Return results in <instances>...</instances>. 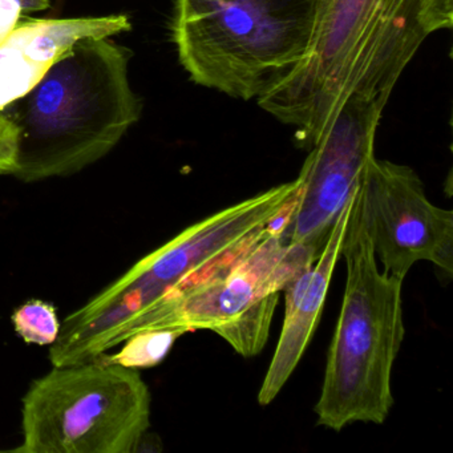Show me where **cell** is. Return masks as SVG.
Wrapping results in <instances>:
<instances>
[{
  "mask_svg": "<svg viewBox=\"0 0 453 453\" xmlns=\"http://www.w3.org/2000/svg\"><path fill=\"white\" fill-rule=\"evenodd\" d=\"M131 50L108 38L78 42L25 96L4 112L19 131L25 182L68 177L102 160L142 118L128 78Z\"/></svg>",
  "mask_w": 453,
  "mask_h": 453,
  "instance_id": "7a4b0ae2",
  "label": "cell"
},
{
  "mask_svg": "<svg viewBox=\"0 0 453 453\" xmlns=\"http://www.w3.org/2000/svg\"><path fill=\"white\" fill-rule=\"evenodd\" d=\"M322 0H176L172 39L198 86L257 99L309 52Z\"/></svg>",
  "mask_w": 453,
  "mask_h": 453,
  "instance_id": "277c9868",
  "label": "cell"
},
{
  "mask_svg": "<svg viewBox=\"0 0 453 453\" xmlns=\"http://www.w3.org/2000/svg\"><path fill=\"white\" fill-rule=\"evenodd\" d=\"M299 185L296 177L222 209L140 259L65 318L50 349V362L52 365L88 362L120 346L148 310L285 216Z\"/></svg>",
  "mask_w": 453,
  "mask_h": 453,
  "instance_id": "3957f363",
  "label": "cell"
},
{
  "mask_svg": "<svg viewBox=\"0 0 453 453\" xmlns=\"http://www.w3.org/2000/svg\"><path fill=\"white\" fill-rule=\"evenodd\" d=\"M25 12H38L50 9V0H19Z\"/></svg>",
  "mask_w": 453,
  "mask_h": 453,
  "instance_id": "e0dca14e",
  "label": "cell"
},
{
  "mask_svg": "<svg viewBox=\"0 0 453 453\" xmlns=\"http://www.w3.org/2000/svg\"><path fill=\"white\" fill-rule=\"evenodd\" d=\"M152 396L139 371L103 357L54 365L22 402L23 453H136Z\"/></svg>",
  "mask_w": 453,
  "mask_h": 453,
  "instance_id": "52a82bcc",
  "label": "cell"
},
{
  "mask_svg": "<svg viewBox=\"0 0 453 453\" xmlns=\"http://www.w3.org/2000/svg\"><path fill=\"white\" fill-rule=\"evenodd\" d=\"M342 257L346 288L315 405L318 426L336 432L354 423L383 424L388 418L392 370L405 336L404 280L379 269L352 205Z\"/></svg>",
  "mask_w": 453,
  "mask_h": 453,
  "instance_id": "5b68a950",
  "label": "cell"
},
{
  "mask_svg": "<svg viewBox=\"0 0 453 453\" xmlns=\"http://www.w3.org/2000/svg\"><path fill=\"white\" fill-rule=\"evenodd\" d=\"M19 131L14 121L0 111V174H14L18 166Z\"/></svg>",
  "mask_w": 453,
  "mask_h": 453,
  "instance_id": "9a60e30c",
  "label": "cell"
},
{
  "mask_svg": "<svg viewBox=\"0 0 453 453\" xmlns=\"http://www.w3.org/2000/svg\"><path fill=\"white\" fill-rule=\"evenodd\" d=\"M184 335L177 330H150L134 334L120 344V351L102 355L103 359L113 365L134 370L152 368L160 365L171 351L174 342Z\"/></svg>",
  "mask_w": 453,
  "mask_h": 453,
  "instance_id": "7c38bea8",
  "label": "cell"
},
{
  "mask_svg": "<svg viewBox=\"0 0 453 453\" xmlns=\"http://www.w3.org/2000/svg\"><path fill=\"white\" fill-rule=\"evenodd\" d=\"M426 36L418 0H322L306 57L257 102L310 150L349 97L386 108Z\"/></svg>",
  "mask_w": 453,
  "mask_h": 453,
  "instance_id": "6da1fadb",
  "label": "cell"
},
{
  "mask_svg": "<svg viewBox=\"0 0 453 453\" xmlns=\"http://www.w3.org/2000/svg\"><path fill=\"white\" fill-rule=\"evenodd\" d=\"M12 325L26 343L51 346L59 336L62 322L57 309L44 301L26 302L12 314Z\"/></svg>",
  "mask_w": 453,
  "mask_h": 453,
  "instance_id": "4fadbf2b",
  "label": "cell"
},
{
  "mask_svg": "<svg viewBox=\"0 0 453 453\" xmlns=\"http://www.w3.org/2000/svg\"><path fill=\"white\" fill-rule=\"evenodd\" d=\"M352 216L386 274L404 280L413 265L431 262L453 273V211L428 200L410 166L368 161L352 201Z\"/></svg>",
  "mask_w": 453,
  "mask_h": 453,
  "instance_id": "ba28073f",
  "label": "cell"
},
{
  "mask_svg": "<svg viewBox=\"0 0 453 453\" xmlns=\"http://www.w3.org/2000/svg\"><path fill=\"white\" fill-rule=\"evenodd\" d=\"M286 219L148 310L129 336L150 330H209L243 357L258 355L269 341L283 288L320 254L314 246L283 241Z\"/></svg>",
  "mask_w": 453,
  "mask_h": 453,
  "instance_id": "8992f818",
  "label": "cell"
},
{
  "mask_svg": "<svg viewBox=\"0 0 453 453\" xmlns=\"http://www.w3.org/2000/svg\"><path fill=\"white\" fill-rule=\"evenodd\" d=\"M418 14L428 35L449 30L453 25V0H418Z\"/></svg>",
  "mask_w": 453,
  "mask_h": 453,
  "instance_id": "5bb4252c",
  "label": "cell"
},
{
  "mask_svg": "<svg viewBox=\"0 0 453 453\" xmlns=\"http://www.w3.org/2000/svg\"><path fill=\"white\" fill-rule=\"evenodd\" d=\"M352 200L339 214L328 234L327 242L314 265L283 288L285 320L277 349L258 392L261 405L270 404L282 391L314 335L327 298L334 270L342 257Z\"/></svg>",
  "mask_w": 453,
  "mask_h": 453,
  "instance_id": "8fae6325",
  "label": "cell"
},
{
  "mask_svg": "<svg viewBox=\"0 0 453 453\" xmlns=\"http://www.w3.org/2000/svg\"><path fill=\"white\" fill-rule=\"evenodd\" d=\"M23 12L25 9L19 0H0V44L15 30Z\"/></svg>",
  "mask_w": 453,
  "mask_h": 453,
  "instance_id": "2e32d148",
  "label": "cell"
},
{
  "mask_svg": "<svg viewBox=\"0 0 453 453\" xmlns=\"http://www.w3.org/2000/svg\"><path fill=\"white\" fill-rule=\"evenodd\" d=\"M384 108L349 97L319 142L310 150L298 179V195L286 219L288 243L322 251L339 214L359 189Z\"/></svg>",
  "mask_w": 453,
  "mask_h": 453,
  "instance_id": "9c48e42d",
  "label": "cell"
},
{
  "mask_svg": "<svg viewBox=\"0 0 453 453\" xmlns=\"http://www.w3.org/2000/svg\"><path fill=\"white\" fill-rule=\"evenodd\" d=\"M127 15L20 19L0 44V111L30 92L78 42L131 31Z\"/></svg>",
  "mask_w": 453,
  "mask_h": 453,
  "instance_id": "30bf717a",
  "label": "cell"
}]
</instances>
